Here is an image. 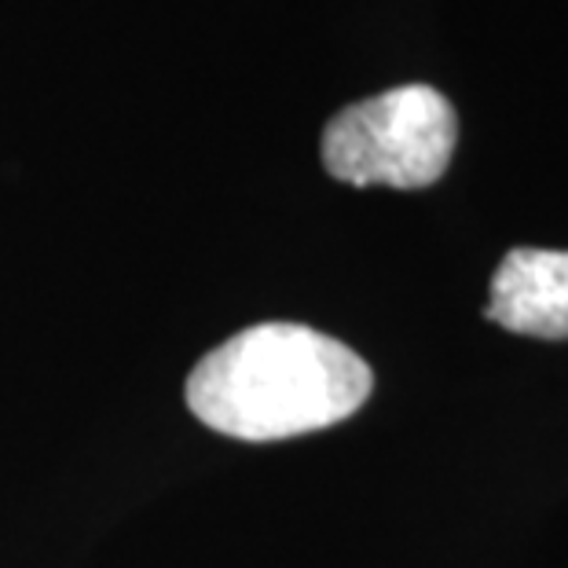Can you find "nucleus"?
Here are the masks:
<instances>
[{
  "mask_svg": "<svg viewBox=\"0 0 568 568\" xmlns=\"http://www.w3.org/2000/svg\"><path fill=\"white\" fill-rule=\"evenodd\" d=\"M458 114L429 84H400L345 106L323 132L326 173L353 187L418 191L447 173Z\"/></svg>",
  "mask_w": 568,
  "mask_h": 568,
  "instance_id": "nucleus-2",
  "label": "nucleus"
},
{
  "mask_svg": "<svg viewBox=\"0 0 568 568\" xmlns=\"http://www.w3.org/2000/svg\"><path fill=\"white\" fill-rule=\"evenodd\" d=\"M485 316L514 334L568 337V250L517 246L506 253L491 275Z\"/></svg>",
  "mask_w": 568,
  "mask_h": 568,
  "instance_id": "nucleus-3",
  "label": "nucleus"
},
{
  "mask_svg": "<svg viewBox=\"0 0 568 568\" xmlns=\"http://www.w3.org/2000/svg\"><path fill=\"white\" fill-rule=\"evenodd\" d=\"M371 367L312 326L261 323L199 359L187 407L235 440H286L337 426L371 396Z\"/></svg>",
  "mask_w": 568,
  "mask_h": 568,
  "instance_id": "nucleus-1",
  "label": "nucleus"
}]
</instances>
